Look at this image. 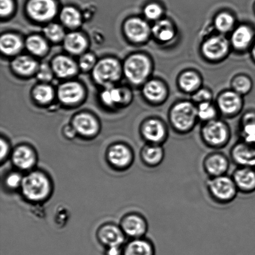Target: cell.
I'll return each instance as SVG.
<instances>
[{"label":"cell","instance_id":"1","mask_svg":"<svg viewBox=\"0 0 255 255\" xmlns=\"http://www.w3.org/2000/svg\"><path fill=\"white\" fill-rule=\"evenodd\" d=\"M205 184L209 198L220 206L232 203L239 194L231 175L208 177Z\"/></svg>","mask_w":255,"mask_h":255},{"label":"cell","instance_id":"2","mask_svg":"<svg viewBox=\"0 0 255 255\" xmlns=\"http://www.w3.org/2000/svg\"><path fill=\"white\" fill-rule=\"evenodd\" d=\"M231 131L226 123L214 120L205 123L200 131L204 146L212 150H222L231 142Z\"/></svg>","mask_w":255,"mask_h":255},{"label":"cell","instance_id":"3","mask_svg":"<svg viewBox=\"0 0 255 255\" xmlns=\"http://www.w3.org/2000/svg\"><path fill=\"white\" fill-rule=\"evenodd\" d=\"M197 119V109L188 102L176 105L170 114L172 128L180 134H186L191 132Z\"/></svg>","mask_w":255,"mask_h":255},{"label":"cell","instance_id":"4","mask_svg":"<svg viewBox=\"0 0 255 255\" xmlns=\"http://www.w3.org/2000/svg\"><path fill=\"white\" fill-rule=\"evenodd\" d=\"M22 193L32 201L46 199L51 191L48 179L41 172H34L24 177L21 184Z\"/></svg>","mask_w":255,"mask_h":255},{"label":"cell","instance_id":"5","mask_svg":"<svg viewBox=\"0 0 255 255\" xmlns=\"http://www.w3.org/2000/svg\"><path fill=\"white\" fill-rule=\"evenodd\" d=\"M231 159L221 150H212L205 155L202 161V168L207 177H215L228 174Z\"/></svg>","mask_w":255,"mask_h":255},{"label":"cell","instance_id":"6","mask_svg":"<svg viewBox=\"0 0 255 255\" xmlns=\"http://www.w3.org/2000/svg\"><path fill=\"white\" fill-rule=\"evenodd\" d=\"M150 71L149 60L144 55H133L129 57L125 64V73L128 79L134 84L142 83L149 76Z\"/></svg>","mask_w":255,"mask_h":255},{"label":"cell","instance_id":"7","mask_svg":"<svg viewBox=\"0 0 255 255\" xmlns=\"http://www.w3.org/2000/svg\"><path fill=\"white\" fill-rule=\"evenodd\" d=\"M229 157L236 167L255 168V142L239 139L231 147Z\"/></svg>","mask_w":255,"mask_h":255},{"label":"cell","instance_id":"8","mask_svg":"<svg viewBox=\"0 0 255 255\" xmlns=\"http://www.w3.org/2000/svg\"><path fill=\"white\" fill-rule=\"evenodd\" d=\"M142 139L147 144L164 146L168 139L169 132L163 122L158 119L147 120L141 129Z\"/></svg>","mask_w":255,"mask_h":255},{"label":"cell","instance_id":"9","mask_svg":"<svg viewBox=\"0 0 255 255\" xmlns=\"http://www.w3.org/2000/svg\"><path fill=\"white\" fill-rule=\"evenodd\" d=\"M93 76L95 80L99 84H111L117 81L121 77V66L116 60H102L95 66Z\"/></svg>","mask_w":255,"mask_h":255},{"label":"cell","instance_id":"10","mask_svg":"<svg viewBox=\"0 0 255 255\" xmlns=\"http://www.w3.org/2000/svg\"><path fill=\"white\" fill-rule=\"evenodd\" d=\"M231 176L239 194L249 195L255 192V168L236 167Z\"/></svg>","mask_w":255,"mask_h":255},{"label":"cell","instance_id":"11","mask_svg":"<svg viewBox=\"0 0 255 255\" xmlns=\"http://www.w3.org/2000/svg\"><path fill=\"white\" fill-rule=\"evenodd\" d=\"M148 227L146 218L138 214L128 215L122 222V231L132 239L144 237Z\"/></svg>","mask_w":255,"mask_h":255},{"label":"cell","instance_id":"12","mask_svg":"<svg viewBox=\"0 0 255 255\" xmlns=\"http://www.w3.org/2000/svg\"><path fill=\"white\" fill-rule=\"evenodd\" d=\"M56 4L54 0H29L27 10L32 18L37 21H47L56 13Z\"/></svg>","mask_w":255,"mask_h":255},{"label":"cell","instance_id":"13","mask_svg":"<svg viewBox=\"0 0 255 255\" xmlns=\"http://www.w3.org/2000/svg\"><path fill=\"white\" fill-rule=\"evenodd\" d=\"M166 151L161 145L145 143L140 151V157L145 166L156 168L164 161Z\"/></svg>","mask_w":255,"mask_h":255},{"label":"cell","instance_id":"14","mask_svg":"<svg viewBox=\"0 0 255 255\" xmlns=\"http://www.w3.org/2000/svg\"><path fill=\"white\" fill-rule=\"evenodd\" d=\"M229 50L227 40L222 36H214L205 41L202 51L205 56L211 60H218L223 57Z\"/></svg>","mask_w":255,"mask_h":255},{"label":"cell","instance_id":"15","mask_svg":"<svg viewBox=\"0 0 255 255\" xmlns=\"http://www.w3.org/2000/svg\"><path fill=\"white\" fill-rule=\"evenodd\" d=\"M149 25L144 20L132 18L126 22L125 31L128 38L134 42L144 41L149 36Z\"/></svg>","mask_w":255,"mask_h":255},{"label":"cell","instance_id":"16","mask_svg":"<svg viewBox=\"0 0 255 255\" xmlns=\"http://www.w3.org/2000/svg\"><path fill=\"white\" fill-rule=\"evenodd\" d=\"M156 246L145 237L132 239L125 247L122 255H156Z\"/></svg>","mask_w":255,"mask_h":255},{"label":"cell","instance_id":"17","mask_svg":"<svg viewBox=\"0 0 255 255\" xmlns=\"http://www.w3.org/2000/svg\"><path fill=\"white\" fill-rule=\"evenodd\" d=\"M109 159L114 166L126 167L132 163L133 154L128 147L124 144L112 146L109 152Z\"/></svg>","mask_w":255,"mask_h":255},{"label":"cell","instance_id":"18","mask_svg":"<svg viewBox=\"0 0 255 255\" xmlns=\"http://www.w3.org/2000/svg\"><path fill=\"white\" fill-rule=\"evenodd\" d=\"M100 241L105 246L110 247H121L125 241L123 231L112 225L106 226L100 230Z\"/></svg>","mask_w":255,"mask_h":255},{"label":"cell","instance_id":"19","mask_svg":"<svg viewBox=\"0 0 255 255\" xmlns=\"http://www.w3.org/2000/svg\"><path fill=\"white\" fill-rule=\"evenodd\" d=\"M83 96V89L77 82H67L60 86L58 90L59 99L66 104H76Z\"/></svg>","mask_w":255,"mask_h":255},{"label":"cell","instance_id":"20","mask_svg":"<svg viewBox=\"0 0 255 255\" xmlns=\"http://www.w3.org/2000/svg\"><path fill=\"white\" fill-rule=\"evenodd\" d=\"M239 95L236 92H227L221 95L218 104L222 113L226 116H232L239 111L242 105Z\"/></svg>","mask_w":255,"mask_h":255},{"label":"cell","instance_id":"21","mask_svg":"<svg viewBox=\"0 0 255 255\" xmlns=\"http://www.w3.org/2000/svg\"><path fill=\"white\" fill-rule=\"evenodd\" d=\"M12 162L15 166L21 169H29L36 162V156L33 151L29 147L21 146L17 147L12 154Z\"/></svg>","mask_w":255,"mask_h":255},{"label":"cell","instance_id":"22","mask_svg":"<svg viewBox=\"0 0 255 255\" xmlns=\"http://www.w3.org/2000/svg\"><path fill=\"white\" fill-rule=\"evenodd\" d=\"M73 127L76 132L83 136H92L98 130V124L93 117L88 114H81L76 117Z\"/></svg>","mask_w":255,"mask_h":255},{"label":"cell","instance_id":"23","mask_svg":"<svg viewBox=\"0 0 255 255\" xmlns=\"http://www.w3.org/2000/svg\"><path fill=\"white\" fill-rule=\"evenodd\" d=\"M254 32L251 27L241 26L235 30L232 36V43L237 49H244L248 47L254 41Z\"/></svg>","mask_w":255,"mask_h":255},{"label":"cell","instance_id":"24","mask_svg":"<svg viewBox=\"0 0 255 255\" xmlns=\"http://www.w3.org/2000/svg\"><path fill=\"white\" fill-rule=\"evenodd\" d=\"M52 69L60 77H67L76 73L77 66L74 62L69 57L60 56L52 62Z\"/></svg>","mask_w":255,"mask_h":255},{"label":"cell","instance_id":"25","mask_svg":"<svg viewBox=\"0 0 255 255\" xmlns=\"http://www.w3.org/2000/svg\"><path fill=\"white\" fill-rule=\"evenodd\" d=\"M154 36L159 41L167 42L174 38L175 31L173 26L168 20L157 21L151 29Z\"/></svg>","mask_w":255,"mask_h":255},{"label":"cell","instance_id":"26","mask_svg":"<svg viewBox=\"0 0 255 255\" xmlns=\"http://www.w3.org/2000/svg\"><path fill=\"white\" fill-rule=\"evenodd\" d=\"M240 139L249 142H255V114L246 115L240 129Z\"/></svg>","mask_w":255,"mask_h":255},{"label":"cell","instance_id":"27","mask_svg":"<svg viewBox=\"0 0 255 255\" xmlns=\"http://www.w3.org/2000/svg\"><path fill=\"white\" fill-rule=\"evenodd\" d=\"M143 94L149 101L157 102L162 101L165 98L166 90L161 82L151 81L145 84Z\"/></svg>","mask_w":255,"mask_h":255},{"label":"cell","instance_id":"28","mask_svg":"<svg viewBox=\"0 0 255 255\" xmlns=\"http://www.w3.org/2000/svg\"><path fill=\"white\" fill-rule=\"evenodd\" d=\"M86 46V39L82 34L77 33V32H72L65 37V48L72 54H81L84 51Z\"/></svg>","mask_w":255,"mask_h":255},{"label":"cell","instance_id":"29","mask_svg":"<svg viewBox=\"0 0 255 255\" xmlns=\"http://www.w3.org/2000/svg\"><path fill=\"white\" fill-rule=\"evenodd\" d=\"M12 67L17 73L27 76L33 73L37 68V63L31 57L22 56L14 60Z\"/></svg>","mask_w":255,"mask_h":255},{"label":"cell","instance_id":"30","mask_svg":"<svg viewBox=\"0 0 255 255\" xmlns=\"http://www.w3.org/2000/svg\"><path fill=\"white\" fill-rule=\"evenodd\" d=\"M22 42L18 37L13 34H5L0 39V48L4 54L12 55L21 49Z\"/></svg>","mask_w":255,"mask_h":255},{"label":"cell","instance_id":"31","mask_svg":"<svg viewBox=\"0 0 255 255\" xmlns=\"http://www.w3.org/2000/svg\"><path fill=\"white\" fill-rule=\"evenodd\" d=\"M201 84L198 75L193 72H186L180 77L179 84L186 92H193L198 88Z\"/></svg>","mask_w":255,"mask_h":255},{"label":"cell","instance_id":"32","mask_svg":"<svg viewBox=\"0 0 255 255\" xmlns=\"http://www.w3.org/2000/svg\"><path fill=\"white\" fill-rule=\"evenodd\" d=\"M61 21L66 26L69 27L78 26L81 24V14L73 7H64L61 14Z\"/></svg>","mask_w":255,"mask_h":255},{"label":"cell","instance_id":"33","mask_svg":"<svg viewBox=\"0 0 255 255\" xmlns=\"http://www.w3.org/2000/svg\"><path fill=\"white\" fill-rule=\"evenodd\" d=\"M26 47L29 51L37 56L44 54L47 49L46 41L38 36L28 37L26 41Z\"/></svg>","mask_w":255,"mask_h":255},{"label":"cell","instance_id":"34","mask_svg":"<svg viewBox=\"0 0 255 255\" xmlns=\"http://www.w3.org/2000/svg\"><path fill=\"white\" fill-rule=\"evenodd\" d=\"M197 118L205 123L214 121L216 116V111L209 102H202L200 104L197 109Z\"/></svg>","mask_w":255,"mask_h":255},{"label":"cell","instance_id":"35","mask_svg":"<svg viewBox=\"0 0 255 255\" xmlns=\"http://www.w3.org/2000/svg\"><path fill=\"white\" fill-rule=\"evenodd\" d=\"M235 19L231 14L222 12L216 17L215 20V26L218 31L227 32L234 26Z\"/></svg>","mask_w":255,"mask_h":255},{"label":"cell","instance_id":"36","mask_svg":"<svg viewBox=\"0 0 255 255\" xmlns=\"http://www.w3.org/2000/svg\"><path fill=\"white\" fill-rule=\"evenodd\" d=\"M53 96V90L46 85L37 86L34 91V98L41 104H46L51 101Z\"/></svg>","mask_w":255,"mask_h":255},{"label":"cell","instance_id":"37","mask_svg":"<svg viewBox=\"0 0 255 255\" xmlns=\"http://www.w3.org/2000/svg\"><path fill=\"white\" fill-rule=\"evenodd\" d=\"M232 86L237 94H246L252 89V82L248 77L241 76L235 79Z\"/></svg>","mask_w":255,"mask_h":255},{"label":"cell","instance_id":"38","mask_svg":"<svg viewBox=\"0 0 255 255\" xmlns=\"http://www.w3.org/2000/svg\"><path fill=\"white\" fill-rule=\"evenodd\" d=\"M102 99L104 103L111 106L123 100V93L119 89L109 88L102 93Z\"/></svg>","mask_w":255,"mask_h":255},{"label":"cell","instance_id":"39","mask_svg":"<svg viewBox=\"0 0 255 255\" xmlns=\"http://www.w3.org/2000/svg\"><path fill=\"white\" fill-rule=\"evenodd\" d=\"M44 31L47 38L52 41H61L64 37L63 29L57 24H50L44 29Z\"/></svg>","mask_w":255,"mask_h":255},{"label":"cell","instance_id":"40","mask_svg":"<svg viewBox=\"0 0 255 255\" xmlns=\"http://www.w3.org/2000/svg\"><path fill=\"white\" fill-rule=\"evenodd\" d=\"M163 9L159 4L151 2L146 5L144 9L145 16L150 20H157L162 16Z\"/></svg>","mask_w":255,"mask_h":255},{"label":"cell","instance_id":"41","mask_svg":"<svg viewBox=\"0 0 255 255\" xmlns=\"http://www.w3.org/2000/svg\"><path fill=\"white\" fill-rule=\"evenodd\" d=\"M22 180L23 178L21 177V174L17 172H12L6 177L5 182L9 189H14L21 186Z\"/></svg>","mask_w":255,"mask_h":255},{"label":"cell","instance_id":"42","mask_svg":"<svg viewBox=\"0 0 255 255\" xmlns=\"http://www.w3.org/2000/svg\"><path fill=\"white\" fill-rule=\"evenodd\" d=\"M96 59L93 55L91 54H86L84 55L80 60V66L85 71H88L94 66Z\"/></svg>","mask_w":255,"mask_h":255},{"label":"cell","instance_id":"43","mask_svg":"<svg viewBox=\"0 0 255 255\" xmlns=\"http://www.w3.org/2000/svg\"><path fill=\"white\" fill-rule=\"evenodd\" d=\"M211 98L212 94L207 89L199 90L192 97V99H193L195 102H200V103L209 102Z\"/></svg>","mask_w":255,"mask_h":255},{"label":"cell","instance_id":"44","mask_svg":"<svg viewBox=\"0 0 255 255\" xmlns=\"http://www.w3.org/2000/svg\"><path fill=\"white\" fill-rule=\"evenodd\" d=\"M37 76L42 81H50L52 77V72L47 64H42L37 71Z\"/></svg>","mask_w":255,"mask_h":255},{"label":"cell","instance_id":"45","mask_svg":"<svg viewBox=\"0 0 255 255\" xmlns=\"http://www.w3.org/2000/svg\"><path fill=\"white\" fill-rule=\"evenodd\" d=\"M0 13L2 16H7L13 9L14 5L12 0H0Z\"/></svg>","mask_w":255,"mask_h":255},{"label":"cell","instance_id":"46","mask_svg":"<svg viewBox=\"0 0 255 255\" xmlns=\"http://www.w3.org/2000/svg\"><path fill=\"white\" fill-rule=\"evenodd\" d=\"M9 151V146L7 142L3 139H1V159L6 157L7 152Z\"/></svg>","mask_w":255,"mask_h":255},{"label":"cell","instance_id":"47","mask_svg":"<svg viewBox=\"0 0 255 255\" xmlns=\"http://www.w3.org/2000/svg\"><path fill=\"white\" fill-rule=\"evenodd\" d=\"M76 129H74V127H67L65 128L64 133L68 138H72V137L76 136Z\"/></svg>","mask_w":255,"mask_h":255},{"label":"cell","instance_id":"48","mask_svg":"<svg viewBox=\"0 0 255 255\" xmlns=\"http://www.w3.org/2000/svg\"><path fill=\"white\" fill-rule=\"evenodd\" d=\"M122 254L121 247H110L107 251V255H121Z\"/></svg>","mask_w":255,"mask_h":255},{"label":"cell","instance_id":"49","mask_svg":"<svg viewBox=\"0 0 255 255\" xmlns=\"http://www.w3.org/2000/svg\"><path fill=\"white\" fill-rule=\"evenodd\" d=\"M252 56H253V58L255 61V42L254 44L253 47H252Z\"/></svg>","mask_w":255,"mask_h":255}]
</instances>
